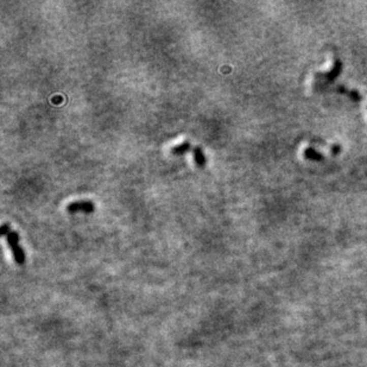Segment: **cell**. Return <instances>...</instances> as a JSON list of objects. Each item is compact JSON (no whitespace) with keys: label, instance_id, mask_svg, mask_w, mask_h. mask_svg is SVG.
<instances>
[{"label":"cell","instance_id":"obj_1","mask_svg":"<svg viewBox=\"0 0 367 367\" xmlns=\"http://www.w3.org/2000/svg\"><path fill=\"white\" fill-rule=\"evenodd\" d=\"M6 240H8V243L10 245V249L13 253V257H15V260L17 264H24L25 262V255H24L23 249L20 248L19 245V235L17 232L11 231L6 235Z\"/></svg>","mask_w":367,"mask_h":367},{"label":"cell","instance_id":"obj_5","mask_svg":"<svg viewBox=\"0 0 367 367\" xmlns=\"http://www.w3.org/2000/svg\"><path fill=\"white\" fill-rule=\"evenodd\" d=\"M192 149V144L189 142H183L177 146H174L171 149V152L174 155H185L188 152V151Z\"/></svg>","mask_w":367,"mask_h":367},{"label":"cell","instance_id":"obj_6","mask_svg":"<svg viewBox=\"0 0 367 367\" xmlns=\"http://www.w3.org/2000/svg\"><path fill=\"white\" fill-rule=\"evenodd\" d=\"M304 156L308 158V160H313V161H321L323 158L322 155L317 152L316 150L312 149V147H308V149L304 151Z\"/></svg>","mask_w":367,"mask_h":367},{"label":"cell","instance_id":"obj_3","mask_svg":"<svg viewBox=\"0 0 367 367\" xmlns=\"http://www.w3.org/2000/svg\"><path fill=\"white\" fill-rule=\"evenodd\" d=\"M341 68H342L341 62L339 61V59H337V61H335L333 69H331L330 72H328L326 74H319V75L316 76L317 80H320L319 84L323 86V84H326L327 82H331V81H334L335 79H337V76L339 75V74H340Z\"/></svg>","mask_w":367,"mask_h":367},{"label":"cell","instance_id":"obj_4","mask_svg":"<svg viewBox=\"0 0 367 367\" xmlns=\"http://www.w3.org/2000/svg\"><path fill=\"white\" fill-rule=\"evenodd\" d=\"M193 154H194V160H195V163L197 167H200V168L204 167V164H206V157H204L202 149L199 146L194 147Z\"/></svg>","mask_w":367,"mask_h":367},{"label":"cell","instance_id":"obj_7","mask_svg":"<svg viewBox=\"0 0 367 367\" xmlns=\"http://www.w3.org/2000/svg\"><path fill=\"white\" fill-rule=\"evenodd\" d=\"M10 232H11V228H10L8 225L4 224V225L2 226V235H3V236H6V235L9 234Z\"/></svg>","mask_w":367,"mask_h":367},{"label":"cell","instance_id":"obj_2","mask_svg":"<svg viewBox=\"0 0 367 367\" xmlns=\"http://www.w3.org/2000/svg\"><path fill=\"white\" fill-rule=\"evenodd\" d=\"M67 210L69 213H91L94 210V204L90 201H75L67 206Z\"/></svg>","mask_w":367,"mask_h":367}]
</instances>
